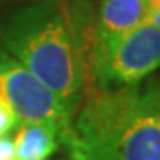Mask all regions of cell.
Segmentation results:
<instances>
[{"label": "cell", "instance_id": "10", "mask_svg": "<svg viewBox=\"0 0 160 160\" xmlns=\"http://www.w3.org/2000/svg\"><path fill=\"white\" fill-rule=\"evenodd\" d=\"M158 92H160V80H158Z\"/></svg>", "mask_w": 160, "mask_h": 160}, {"label": "cell", "instance_id": "5", "mask_svg": "<svg viewBox=\"0 0 160 160\" xmlns=\"http://www.w3.org/2000/svg\"><path fill=\"white\" fill-rule=\"evenodd\" d=\"M148 0H102L92 29V45H110L148 20Z\"/></svg>", "mask_w": 160, "mask_h": 160}, {"label": "cell", "instance_id": "6", "mask_svg": "<svg viewBox=\"0 0 160 160\" xmlns=\"http://www.w3.org/2000/svg\"><path fill=\"white\" fill-rule=\"evenodd\" d=\"M61 146L57 128L45 123L22 125L14 139L16 160H46Z\"/></svg>", "mask_w": 160, "mask_h": 160}, {"label": "cell", "instance_id": "2", "mask_svg": "<svg viewBox=\"0 0 160 160\" xmlns=\"http://www.w3.org/2000/svg\"><path fill=\"white\" fill-rule=\"evenodd\" d=\"M2 48L77 112L86 91L87 57L61 0H36L0 23Z\"/></svg>", "mask_w": 160, "mask_h": 160}, {"label": "cell", "instance_id": "9", "mask_svg": "<svg viewBox=\"0 0 160 160\" xmlns=\"http://www.w3.org/2000/svg\"><path fill=\"white\" fill-rule=\"evenodd\" d=\"M146 22H149L151 25H155V27H158L160 29V9L158 11H149L148 12V20Z\"/></svg>", "mask_w": 160, "mask_h": 160}, {"label": "cell", "instance_id": "1", "mask_svg": "<svg viewBox=\"0 0 160 160\" xmlns=\"http://www.w3.org/2000/svg\"><path fill=\"white\" fill-rule=\"evenodd\" d=\"M71 160H160L158 80L94 89L73 118Z\"/></svg>", "mask_w": 160, "mask_h": 160}, {"label": "cell", "instance_id": "8", "mask_svg": "<svg viewBox=\"0 0 160 160\" xmlns=\"http://www.w3.org/2000/svg\"><path fill=\"white\" fill-rule=\"evenodd\" d=\"M0 160H16L14 141L9 135L0 137Z\"/></svg>", "mask_w": 160, "mask_h": 160}, {"label": "cell", "instance_id": "7", "mask_svg": "<svg viewBox=\"0 0 160 160\" xmlns=\"http://www.w3.org/2000/svg\"><path fill=\"white\" fill-rule=\"evenodd\" d=\"M18 125H20V123H18L16 114H14L4 102H0V137L7 135V133H9L12 128H16Z\"/></svg>", "mask_w": 160, "mask_h": 160}, {"label": "cell", "instance_id": "3", "mask_svg": "<svg viewBox=\"0 0 160 160\" xmlns=\"http://www.w3.org/2000/svg\"><path fill=\"white\" fill-rule=\"evenodd\" d=\"M87 64L98 89L141 84L160 69V29L141 23L110 45L91 48Z\"/></svg>", "mask_w": 160, "mask_h": 160}, {"label": "cell", "instance_id": "4", "mask_svg": "<svg viewBox=\"0 0 160 160\" xmlns=\"http://www.w3.org/2000/svg\"><path fill=\"white\" fill-rule=\"evenodd\" d=\"M0 102L16 114L20 125L45 123L57 128L61 146L71 139L75 110L4 48H0Z\"/></svg>", "mask_w": 160, "mask_h": 160}]
</instances>
